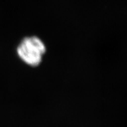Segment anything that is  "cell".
<instances>
[{"mask_svg":"<svg viewBox=\"0 0 127 127\" xmlns=\"http://www.w3.org/2000/svg\"><path fill=\"white\" fill-rule=\"evenodd\" d=\"M46 51L43 41L38 36H31L21 41L17 47V53L20 60L27 65L37 66L42 62Z\"/></svg>","mask_w":127,"mask_h":127,"instance_id":"1","label":"cell"}]
</instances>
